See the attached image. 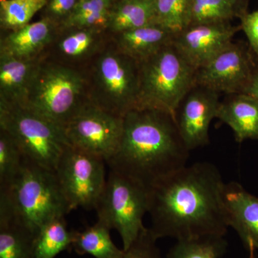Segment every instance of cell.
Returning <instances> with one entry per match:
<instances>
[{
  "instance_id": "1",
  "label": "cell",
  "mask_w": 258,
  "mask_h": 258,
  "mask_svg": "<svg viewBox=\"0 0 258 258\" xmlns=\"http://www.w3.org/2000/svg\"><path fill=\"white\" fill-rule=\"evenodd\" d=\"M221 173L210 162L185 166L150 187L149 214L156 238L176 240L225 236L227 219Z\"/></svg>"
},
{
  "instance_id": "2",
  "label": "cell",
  "mask_w": 258,
  "mask_h": 258,
  "mask_svg": "<svg viewBox=\"0 0 258 258\" xmlns=\"http://www.w3.org/2000/svg\"><path fill=\"white\" fill-rule=\"evenodd\" d=\"M189 152L172 113L136 108L123 116L119 149L106 164L111 170L150 188L186 166Z\"/></svg>"
},
{
  "instance_id": "3",
  "label": "cell",
  "mask_w": 258,
  "mask_h": 258,
  "mask_svg": "<svg viewBox=\"0 0 258 258\" xmlns=\"http://www.w3.org/2000/svg\"><path fill=\"white\" fill-rule=\"evenodd\" d=\"M0 202L35 235L47 222L71 212L55 171L28 159L11 185L0 189Z\"/></svg>"
},
{
  "instance_id": "4",
  "label": "cell",
  "mask_w": 258,
  "mask_h": 258,
  "mask_svg": "<svg viewBox=\"0 0 258 258\" xmlns=\"http://www.w3.org/2000/svg\"><path fill=\"white\" fill-rule=\"evenodd\" d=\"M89 102L85 73L45 56L37 67L25 104L64 128Z\"/></svg>"
},
{
  "instance_id": "5",
  "label": "cell",
  "mask_w": 258,
  "mask_h": 258,
  "mask_svg": "<svg viewBox=\"0 0 258 258\" xmlns=\"http://www.w3.org/2000/svg\"><path fill=\"white\" fill-rule=\"evenodd\" d=\"M84 73L92 104L122 117L138 106L139 63L120 52L111 39Z\"/></svg>"
},
{
  "instance_id": "6",
  "label": "cell",
  "mask_w": 258,
  "mask_h": 258,
  "mask_svg": "<svg viewBox=\"0 0 258 258\" xmlns=\"http://www.w3.org/2000/svg\"><path fill=\"white\" fill-rule=\"evenodd\" d=\"M197 70L173 42L139 62L137 108H154L173 114L176 106L195 84Z\"/></svg>"
},
{
  "instance_id": "7",
  "label": "cell",
  "mask_w": 258,
  "mask_h": 258,
  "mask_svg": "<svg viewBox=\"0 0 258 258\" xmlns=\"http://www.w3.org/2000/svg\"><path fill=\"white\" fill-rule=\"evenodd\" d=\"M0 128L14 139L27 159L52 171L71 145L62 127L25 103L0 101Z\"/></svg>"
},
{
  "instance_id": "8",
  "label": "cell",
  "mask_w": 258,
  "mask_h": 258,
  "mask_svg": "<svg viewBox=\"0 0 258 258\" xmlns=\"http://www.w3.org/2000/svg\"><path fill=\"white\" fill-rule=\"evenodd\" d=\"M150 188L110 169L104 189L95 210L97 221L118 231L126 250L145 228L143 219L149 213Z\"/></svg>"
},
{
  "instance_id": "9",
  "label": "cell",
  "mask_w": 258,
  "mask_h": 258,
  "mask_svg": "<svg viewBox=\"0 0 258 258\" xmlns=\"http://www.w3.org/2000/svg\"><path fill=\"white\" fill-rule=\"evenodd\" d=\"M105 163L74 146L64 149L55 173L71 211L96 209L106 183Z\"/></svg>"
},
{
  "instance_id": "10",
  "label": "cell",
  "mask_w": 258,
  "mask_h": 258,
  "mask_svg": "<svg viewBox=\"0 0 258 258\" xmlns=\"http://www.w3.org/2000/svg\"><path fill=\"white\" fill-rule=\"evenodd\" d=\"M70 144L109 161L118 152L123 131V117L95 106L91 102L64 126Z\"/></svg>"
},
{
  "instance_id": "11",
  "label": "cell",
  "mask_w": 258,
  "mask_h": 258,
  "mask_svg": "<svg viewBox=\"0 0 258 258\" xmlns=\"http://www.w3.org/2000/svg\"><path fill=\"white\" fill-rule=\"evenodd\" d=\"M257 58L248 42H232L197 69L195 83L220 94L245 93L258 69Z\"/></svg>"
},
{
  "instance_id": "12",
  "label": "cell",
  "mask_w": 258,
  "mask_h": 258,
  "mask_svg": "<svg viewBox=\"0 0 258 258\" xmlns=\"http://www.w3.org/2000/svg\"><path fill=\"white\" fill-rule=\"evenodd\" d=\"M220 93L195 84L180 100L173 116L189 151L210 143V123L217 118Z\"/></svg>"
},
{
  "instance_id": "13",
  "label": "cell",
  "mask_w": 258,
  "mask_h": 258,
  "mask_svg": "<svg viewBox=\"0 0 258 258\" xmlns=\"http://www.w3.org/2000/svg\"><path fill=\"white\" fill-rule=\"evenodd\" d=\"M106 31L60 27L45 56L49 60L84 72L110 41Z\"/></svg>"
},
{
  "instance_id": "14",
  "label": "cell",
  "mask_w": 258,
  "mask_h": 258,
  "mask_svg": "<svg viewBox=\"0 0 258 258\" xmlns=\"http://www.w3.org/2000/svg\"><path fill=\"white\" fill-rule=\"evenodd\" d=\"M240 30V25L231 23L188 25L176 32L173 43L197 70L232 43Z\"/></svg>"
},
{
  "instance_id": "15",
  "label": "cell",
  "mask_w": 258,
  "mask_h": 258,
  "mask_svg": "<svg viewBox=\"0 0 258 258\" xmlns=\"http://www.w3.org/2000/svg\"><path fill=\"white\" fill-rule=\"evenodd\" d=\"M222 199L228 227L237 232L246 248L258 249V197L231 181L225 183Z\"/></svg>"
},
{
  "instance_id": "16",
  "label": "cell",
  "mask_w": 258,
  "mask_h": 258,
  "mask_svg": "<svg viewBox=\"0 0 258 258\" xmlns=\"http://www.w3.org/2000/svg\"><path fill=\"white\" fill-rule=\"evenodd\" d=\"M59 27L45 18L13 31L2 32L0 52L22 60L40 58L53 41Z\"/></svg>"
},
{
  "instance_id": "17",
  "label": "cell",
  "mask_w": 258,
  "mask_h": 258,
  "mask_svg": "<svg viewBox=\"0 0 258 258\" xmlns=\"http://www.w3.org/2000/svg\"><path fill=\"white\" fill-rule=\"evenodd\" d=\"M217 118L230 126L236 142L258 140V98L241 93L226 95L220 101Z\"/></svg>"
},
{
  "instance_id": "18",
  "label": "cell",
  "mask_w": 258,
  "mask_h": 258,
  "mask_svg": "<svg viewBox=\"0 0 258 258\" xmlns=\"http://www.w3.org/2000/svg\"><path fill=\"white\" fill-rule=\"evenodd\" d=\"M175 34L155 23L110 37L120 52L139 63L171 43Z\"/></svg>"
},
{
  "instance_id": "19",
  "label": "cell",
  "mask_w": 258,
  "mask_h": 258,
  "mask_svg": "<svg viewBox=\"0 0 258 258\" xmlns=\"http://www.w3.org/2000/svg\"><path fill=\"white\" fill-rule=\"evenodd\" d=\"M45 56L22 60L0 52V101L25 103L37 67Z\"/></svg>"
},
{
  "instance_id": "20",
  "label": "cell",
  "mask_w": 258,
  "mask_h": 258,
  "mask_svg": "<svg viewBox=\"0 0 258 258\" xmlns=\"http://www.w3.org/2000/svg\"><path fill=\"white\" fill-rule=\"evenodd\" d=\"M35 235L0 203V258H33Z\"/></svg>"
},
{
  "instance_id": "21",
  "label": "cell",
  "mask_w": 258,
  "mask_h": 258,
  "mask_svg": "<svg viewBox=\"0 0 258 258\" xmlns=\"http://www.w3.org/2000/svg\"><path fill=\"white\" fill-rule=\"evenodd\" d=\"M155 23L154 0H115L107 33L114 35Z\"/></svg>"
},
{
  "instance_id": "22",
  "label": "cell",
  "mask_w": 258,
  "mask_h": 258,
  "mask_svg": "<svg viewBox=\"0 0 258 258\" xmlns=\"http://www.w3.org/2000/svg\"><path fill=\"white\" fill-rule=\"evenodd\" d=\"M107 226L97 221L82 231H74L73 249L79 254H90L95 258H122L124 250L113 243Z\"/></svg>"
},
{
  "instance_id": "23",
  "label": "cell",
  "mask_w": 258,
  "mask_h": 258,
  "mask_svg": "<svg viewBox=\"0 0 258 258\" xmlns=\"http://www.w3.org/2000/svg\"><path fill=\"white\" fill-rule=\"evenodd\" d=\"M74 237V232L68 229L64 217L47 222L35 234L33 258H55L73 248Z\"/></svg>"
},
{
  "instance_id": "24",
  "label": "cell",
  "mask_w": 258,
  "mask_h": 258,
  "mask_svg": "<svg viewBox=\"0 0 258 258\" xmlns=\"http://www.w3.org/2000/svg\"><path fill=\"white\" fill-rule=\"evenodd\" d=\"M176 241L165 258H220L227 248L224 236L208 235Z\"/></svg>"
},
{
  "instance_id": "25",
  "label": "cell",
  "mask_w": 258,
  "mask_h": 258,
  "mask_svg": "<svg viewBox=\"0 0 258 258\" xmlns=\"http://www.w3.org/2000/svg\"><path fill=\"white\" fill-rule=\"evenodd\" d=\"M115 0H80L74 13L62 27L97 29L107 32Z\"/></svg>"
},
{
  "instance_id": "26",
  "label": "cell",
  "mask_w": 258,
  "mask_h": 258,
  "mask_svg": "<svg viewBox=\"0 0 258 258\" xmlns=\"http://www.w3.org/2000/svg\"><path fill=\"white\" fill-rule=\"evenodd\" d=\"M47 0H0L2 32L13 31L31 23L45 8Z\"/></svg>"
},
{
  "instance_id": "27",
  "label": "cell",
  "mask_w": 258,
  "mask_h": 258,
  "mask_svg": "<svg viewBox=\"0 0 258 258\" xmlns=\"http://www.w3.org/2000/svg\"><path fill=\"white\" fill-rule=\"evenodd\" d=\"M26 159L14 139L0 128V189L11 185L23 169Z\"/></svg>"
},
{
  "instance_id": "28",
  "label": "cell",
  "mask_w": 258,
  "mask_h": 258,
  "mask_svg": "<svg viewBox=\"0 0 258 258\" xmlns=\"http://www.w3.org/2000/svg\"><path fill=\"white\" fill-rule=\"evenodd\" d=\"M234 18L235 12L228 0H190L188 25L230 23Z\"/></svg>"
},
{
  "instance_id": "29",
  "label": "cell",
  "mask_w": 258,
  "mask_h": 258,
  "mask_svg": "<svg viewBox=\"0 0 258 258\" xmlns=\"http://www.w3.org/2000/svg\"><path fill=\"white\" fill-rule=\"evenodd\" d=\"M156 22L179 32L189 24L190 0H154Z\"/></svg>"
},
{
  "instance_id": "30",
  "label": "cell",
  "mask_w": 258,
  "mask_h": 258,
  "mask_svg": "<svg viewBox=\"0 0 258 258\" xmlns=\"http://www.w3.org/2000/svg\"><path fill=\"white\" fill-rule=\"evenodd\" d=\"M157 240L149 227H145L132 245L124 250L122 258H162Z\"/></svg>"
},
{
  "instance_id": "31",
  "label": "cell",
  "mask_w": 258,
  "mask_h": 258,
  "mask_svg": "<svg viewBox=\"0 0 258 258\" xmlns=\"http://www.w3.org/2000/svg\"><path fill=\"white\" fill-rule=\"evenodd\" d=\"M80 0H47L40 12V18L50 20L57 27L63 26L74 13Z\"/></svg>"
},
{
  "instance_id": "32",
  "label": "cell",
  "mask_w": 258,
  "mask_h": 258,
  "mask_svg": "<svg viewBox=\"0 0 258 258\" xmlns=\"http://www.w3.org/2000/svg\"><path fill=\"white\" fill-rule=\"evenodd\" d=\"M241 30L247 37L249 47L258 57V10L241 17Z\"/></svg>"
},
{
  "instance_id": "33",
  "label": "cell",
  "mask_w": 258,
  "mask_h": 258,
  "mask_svg": "<svg viewBox=\"0 0 258 258\" xmlns=\"http://www.w3.org/2000/svg\"><path fill=\"white\" fill-rule=\"evenodd\" d=\"M235 10L236 18L241 17L248 13V7L250 0H228Z\"/></svg>"
},
{
  "instance_id": "34",
  "label": "cell",
  "mask_w": 258,
  "mask_h": 258,
  "mask_svg": "<svg viewBox=\"0 0 258 258\" xmlns=\"http://www.w3.org/2000/svg\"><path fill=\"white\" fill-rule=\"evenodd\" d=\"M245 93H248L258 98V69L254 74L248 88L246 90Z\"/></svg>"
},
{
  "instance_id": "35",
  "label": "cell",
  "mask_w": 258,
  "mask_h": 258,
  "mask_svg": "<svg viewBox=\"0 0 258 258\" xmlns=\"http://www.w3.org/2000/svg\"><path fill=\"white\" fill-rule=\"evenodd\" d=\"M249 258H254V250H255V249L254 248V247H249Z\"/></svg>"
}]
</instances>
